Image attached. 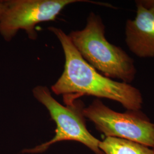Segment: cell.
<instances>
[{
	"label": "cell",
	"instance_id": "cell-1",
	"mask_svg": "<svg viewBox=\"0 0 154 154\" xmlns=\"http://www.w3.org/2000/svg\"><path fill=\"white\" fill-rule=\"evenodd\" d=\"M48 30L58 39L65 58L63 72L51 90L56 95H63L66 103L83 95H90L114 100L127 110L142 109L143 97L138 88L100 74L83 58L62 29L50 27Z\"/></svg>",
	"mask_w": 154,
	"mask_h": 154
},
{
	"label": "cell",
	"instance_id": "cell-2",
	"mask_svg": "<svg viewBox=\"0 0 154 154\" xmlns=\"http://www.w3.org/2000/svg\"><path fill=\"white\" fill-rule=\"evenodd\" d=\"M68 35L83 58L105 77L129 84L134 81L137 74L134 60L121 48L107 41L99 16L91 12L85 28Z\"/></svg>",
	"mask_w": 154,
	"mask_h": 154
},
{
	"label": "cell",
	"instance_id": "cell-3",
	"mask_svg": "<svg viewBox=\"0 0 154 154\" xmlns=\"http://www.w3.org/2000/svg\"><path fill=\"white\" fill-rule=\"evenodd\" d=\"M34 98L44 106L55 122L57 128L54 137L49 142L23 152L27 154L42 152L54 143L71 140L82 143L95 154H104L99 149L100 141L88 131L83 114L84 106L81 101L61 105L51 95L49 89L44 86H37L33 89Z\"/></svg>",
	"mask_w": 154,
	"mask_h": 154
},
{
	"label": "cell",
	"instance_id": "cell-4",
	"mask_svg": "<svg viewBox=\"0 0 154 154\" xmlns=\"http://www.w3.org/2000/svg\"><path fill=\"white\" fill-rule=\"evenodd\" d=\"M83 114L106 137L121 138L154 147V123L140 110L119 112L95 99Z\"/></svg>",
	"mask_w": 154,
	"mask_h": 154
},
{
	"label": "cell",
	"instance_id": "cell-5",
	"mask_svg": "<svg viewBox=\"0 0 154 154\" xmlns=\"http://www.w3.org/2000/svg\"><path fill=\"white\" fill-rule=\"evenodd\" d=\"M88 2L105 5L103 3L86 0H7L0 23V34L11 41L19 30H23L30 39L37 37L35 26L41 22L54 21L66 6Z\"/></svg>",
	"mask_w": 154,
	"mask_h": 154
},
{
	"label": "cell",
	"instance_id": "cell-6",
	"mask_svg": "<svg viewBox=\"0 0 154 154\" xmlns=\"http://www.w3.org/2000/svg\"><path fill=\"white\" fill-rule=\"evenodd\" d=\"M137 14L128 20L125 41L129 50L139 58L154 57V8L147 9L136 1Z\"/></svg>",
	"mask_w": 154,
	"mask_h": 154
},
{
	"label": "cell",
	"instance_id": "cell-7",
	"mask_svg": "<svg viewBox=\"0 0 154 154\" xmlns=\"http://www.w3.org/2000/svg\"><path fill=\"white\" fill-rule=\"evenodd\" d=\"M99 147L104 154H154V149L149 147L121 138L106 137Z\"/></svg>",
	"mask_w": 154,
	"mask_h": 154
},
{
	"label": "cell",
	"instance_id": "cell-8",
	"mask_svg": "<svg viewBox=\"0 0 154 154\" xmlns=\"http://www.w3.org/2000/svg\"><path fill=\"white\" fill-rule=\"evenodd\" d=\"M137 1L146 8L149 9L154 8V0H140Z\"/></svg>",
	"mask_w": 154,
	"mask_h": 154
},
{
	"label": "cell",
	"instance_id": "cell-9",
	"mask_svg": "<svg viewBox=\"0 0 154 154\" xmlns=\"http://www.w3.org/2000/svg\"><path fill=\"white\" fill-rule=\"evenodd\" d=\"M5 9V1H0V23L4 12Z\"/></svg>",
	"mask_w": 154,
	"mask_h": 154
},
{
	"label": "cell",
	"instance_id": "cell-10",
	"mask_svg": "<svg viewBox=\"0 0 154 154\" xmlns=\"http://www.w3.org/2000/svg\"><path fill=\"white\" fill-rule=\"evenodd\" d=\"M154 149V148H153V149Z\"/></svg>",
	"mask_w": 154,
	"mask_h": 154
}]
</instances>
